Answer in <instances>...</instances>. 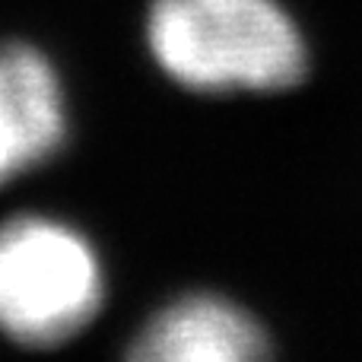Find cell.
<instances>
[{
  "label": "cell",
  "mask_w": 362,
  "mask_h": 362,
  "mask_svg": "<svg viewBox=\"0 0 362 362\" xmlns=\"http://www.w3.org/2000/svg\"><path fill=\"white\" fill-rule=\"evenodd\" d=\"M267 353V334L245 308L223 296L194 293L153 315L127 356L144 362H248Z\"/></svg>",
  "instance_id": "cell-4"
},
{
  "label": "cell",
  "mask_w": 362,
  "mask_h": 362,
  "mask_svg": "<svg viewBox=\"0 0 362 362\" xmlns=\"http://www.w3.org/2000/svg\"><path fill=\"white\" fill-rule=\"evenodd\" d=\"M153 61L197 93H276L305 74L299 25L276 0H153Z\"/></svg>",
  "instance_id": "cell-1"
},
{
  "label": "cell",
  "mask_w": 362,
  "mask_h": 362,
  "mask_svg": "<svg viewBox=\"0 0 362 362\" xmlns=\"http://www.w3.org/2000/svg\"><path fill=\"white\" fill-rule=\"evenodd\" d=\"M102 264L93 245L48 216L0 226V331L25 346L76 337L102 305Z\"/></svg>",
  "instance_id": "cell-2"
},
{
  "label": "cell",
  "mask_w": 362,
  "mask_h": 362,
  "mask_svg": "<svg viewBox=\"0 0 362 362\" xmlns=\"http://www.w3.org/2000/svg\"><path fill=\"white\" fill-rule=\"evenodd\" d=\"M67 137L54 67L19 42H0V185L48 163Z\"/></svg>",
  "instance_id": "cell-3"
}]
</instances>
